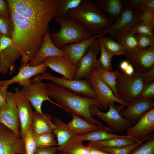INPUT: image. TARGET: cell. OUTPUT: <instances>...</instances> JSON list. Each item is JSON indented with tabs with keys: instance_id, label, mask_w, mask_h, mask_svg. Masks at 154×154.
Returning <instances> with one entry per match:
<instances>
[{
	"instance_id": "4",
	"label": "cell",
	"mask_w": 154,
	"mask_h": 154,
	"mask_svg": "<svg viewBox=\"0 0 154 154\" xmlns=\"http://www.w3.org/2000/svg\"><path fill=\"white\" fill-rule=\"evenodd\" d=\"M66 16L82 22L93 35L113 23L92 0H83L77 7L68 10Z\"/></svg>"
},
{
	"instance_id": "43",
	"label": "cell",
	"mask_w": 154,
	"mask_h": 154,
	"mask_svg": "<svg viewBox=\"0 0 154 154\" xmlns=\"http://www.w3.org/2000/svg\"><path fill=\"white\" fill-rule=\"evenodd\" d=\"M12 32V23L11 19H6L0 16V32L2 35L11 38Z\"/></svg>"
},
{
	"instance_id": "42",
	"label": "cell",
	"mask_w": 154,
	"mask_h": 154,
	"mask_svg": "<svg viewBox=\"0 0 154 154\" xmlns=\"http://www.w3.org/2000/svg\"><path fill=\"white\" fill-rule=\"evenodd\" d=\"M134 36L137 42L138 48L144 49L154 46V38L147 35L135 34Z\"/></svg>"
},
{
	"instance_id": "28",
	"label": "cell",
	"mask_w": 154,
	"mask_h": 154,
	"mask_svg": "<svg viewBox=\"0 0 154 154\" xmlns=\"http://www.w3.org/2000/svg\"><path fill=\"white\" fill-rule=\"evenodd\" d=\"M52 122L56 126L53 132L56 138L57 145L62 147L68 143L74 135L67 128L66 123L60 119L54 117Z\"/></svg>"
},
{
	"instance_id": "52",
	"label": "cell",
	"mask_w": 154,
	"mask_h": 154,
	"mask_svg": "<svg viewBox=\"0 0 154 154\" xmlns=\"http://www.w3.org/2000/svg\"><path fill=\"white\" fill-rule=\"evenodd\" d=\"M130 63L126 60L121 61L119 64V67L121 70V71L123 73L124 72Z\"/></svg>"
},
{
	"instance_id": "16",
	"label": "cell",
	"mask_w": 154,
	"mask_h": 154,
	"mask_svg": "<svg viewBox=\"0 0 154 154\" xmlns=\"http://www.w3.org/2000/svg\"><path fill=\"white\" fill-rule=\"evenodd\" d=\"M0 122L20 137V121L14 93L7 92L6 104L0 110Z\"/></svg>"
},
{
	"instance_id": "19",
	"label": "cell",
	"mask_w": 154,
	"mask_h": 154,
	"mask_svg": "<svg viewBox=\"0 0 154 154\" xmlns=\"http://www.w3.org/2000/svg\"><path fill=\"white\" fill-rule=\"evenodd\" d=\"M47 68L43 63L34 66H30L27 64L21 66L16 76L10 79L0 80V90L6 91L9 85L16 82L22 86L30 80L29 79L31 77L45 72Z\"/></svg>"
},
{
	"instance_id": "26",
	"label": "cell",
	"mask_w": 154,
	"mask_h": 154,
	"mask_svg": "<svg viewBox=\"0 0 154 154\" xmlns=\"http://www.w3.org/2000/svg\"><path fill=\"white\" fill-rule=\"evenodd\" d=\"M95 4L109 16L113 23L117 19L122 12L126 0H95Z\"/></svg>"
},
{
	"instance_id": "51",
	"label": "cell",
	"mask_w": 154,
	"mask_h": 154,
	"mask_svg": "<svg viewBox=\"0 0 154 154\" xmlns=\"http://www.w3.org/2000/svg\"><path fill=\"white\" fill-rule=\"evenodd\" d=\"M88 145L89 146L90 154H111L110 153L96 149L89 144Z\"/></svg>"
},
{
	"instance_id": "39",
	"label": "cell",
	"mask_w": 154,
	"mask_h": 154,
	"mask_svg": "<svg viewBox=\"0 0 154 154\" xmlns=\"http://www.w3.org/2000/svg\"><path fill=\"white\" fill-rule=\"evenodd\" d=\"M145 141L143 140L131 145L121 147L104 148L101 150L111 154H129L134 149Z\"/></svg>"
},
{
	"instance_id": "14",
	"label": "cell",
	"mask_w": 154,
	"mask_h": 154,
	"mask_svg": "<svg viewBox=\"0 0 154 154\" xmlns=\"http://www.w3.org/2000/svg\"><path fill=\"white\" fill-rule=\"evenodd\" d=\"M35 110L43 113L41 107L43 102L48 101L59 107V106L49 98L45 90V84L41 81L32 82L31 80L22 86L21 89Z\"/></svg>"
},
{
	"instance_id": "37",
	"label": "cell",
	"mask_w": 154,
	"mask_h": 154,
	"mask_svg": "<svg viewBox=\"0 0 154 154\" xmlns=\"http://www.w3.org/2000/svg\"><path fill=\"white\" fill-rule=\"evenodd\" d=\"M98 41L100 43L101 52L100 57L98 60L99 64L104 69L108 71H112V66L111 60L113 56L106 51L102 43Z\"/></svg>"
},
{
	"instance_id": "47",
	"label": "cell",
	"mask_w": 154,
	"mask_h": 154,
	"mask_svg": "<svg viewBox=\"0 0 154 154\" xmlns=\"http://www.w3.org/2000/svg\"><path fill=\"white\" fill-rule=\"evenodd\" d=\"M0 16L6 19L10 18L7 1L0 0Z\"/></svg>"
},
{
	"instance_id": "35",
	"label": "cell",
	"mask_w": 154,
	"mask_h": 154,
	"mask_svg": "<svg viewBox=\"0 0 154 154\" xmlns=\"http://www.w3.org/2000/svg\"><path fill=\"white\" fill-rule=\"evenodd\" d=\"M58 147V150L63 151L68 154H90L89 145L85 146L82 142L68 144Z\"/></svg>"
},
{
	"instance_id": "8",
	"label": "cell",
	"mask_w": 154,
	"mask_h": 154,
	"mask_svg": "<svg viewBox=\"0 0 154 154\" xmlns=\"http://www.w3.org/2000/svg\"><path fill=\"white\" fill-rule=\"evenodd\" d=\"M139 13L129 7L126 3L116 21L110 26L99 31L96 35L98 38L109 34L113 39H116L122 32L141 22L139 18Z\"/></svg>"
},
{
	"instance_id": "15",
	"label": "cell",
	"mask_w": 154,
	"mask_h": 154,
	"mask_svg": "<svg viewBox=\"0 0 154 154\" xmlns=\"http://www.w3.org/2000/svg\"><path fill=\"white\" fill-rule=\"evenodd\" d=\"M14 97L17 105L20 121L19 136L21 138L27 130L31 127L33 112L31 103L24 92L15 89Z\"/></svg>"
},
{
	"instance_id": "29",
	"label": "cell",
	"mask_w": 154,
	"mask_h": 154,
	"mask_svg": "<svg viewBox=\"0 0 154 154\" xmlns=\"http://www.w3.org/2000/svg\"><path fill=\"white\" fill-rule=\"evenodd\" d=\"M138 142L131 139L120 137L99 141H88L89 144L95 148L100 150L106 148L126 146Z\"/></svg>"
},
{
	"instance_id": "13",
	"label": "cell",
	"mask_w": 154,
	"mask_h": 154,
	"mask_svg": "<svg viewBox=\"0 0 154 154\" xmlns=\"http://www.w3.org/2000/svg\"><path fill=\"white\" fill-rule=\"evenodd\" d=\"M22 139L0 122V154H25Z\"/></svg>"
},
{
	"instance_id": "33",
	"label": "cell",
	"mask_w": 154,
	"mask_h": 154,
	"mask_svg": "<svg viewBox=\"0 0 154 154\" xmlns=\"http://www.w3.org/2000/svg\"><path fill=\"white\" fill-rule=\"evenodd\" d=\"M83 0H58L55 17L67 18L66 13L69 10L77 7Z\"/></svg>"
},
{
	"instance_id": "27",
	"label": "cell",
	"mask_w": 154,
	"mask_h": 154,
	"mask_svg": "<svg viewBox=\"0 0 154 154\" xmlns=\"http://www.w3.org/2000/svg\"><path fill=\"white\" fill-rule=\"evenodd\" d=\"M72 116L71 120L66 125L74 135H80L98 129L106 128L107 127L100 126L91 123L78 115L70 114Z\"/></svg>"
},
{
	"instance_id": "38",
	"label": "cell",
	"mask_w": 154,
	"mask_h": 154,
	"mask_svg": "<svg viewBox=\"0 0 154 154\" xmlns=\"http://www.w3.org/2000/svg\"><path fill=\"white\" fill-rule=\"evenodd\" d=\"M130 7L139 13L146 10L154 11V0H131Z\"/></svg>"
},
{
	"instance_id": "6",
	"label": "cell",
	"mask_w": 154,
	"mask_h": 154,
	"mask_svg": "<svg viewBox=\"0 0 154 154\" xmlns=\"http://www.w3.org/2000/svg\"><path fill=\"white\" fill-rule=\"evenodd\" d=\"M141 73L136 71L129 75L120 72L116 80V87L120 100L129 103L139 97L144 86Z\"/></svg>"
},
{
	"instance_id": "2",
	"label": "cell",
	"mask_w": 154,
	"mask_h": 154,
	"mask_svg": "<svg viewBox=\"0 0 154 154\" xmlns=\"http://www.w3.org/2000/svg\"><path fill=\"white\" fill-rule=\"evenodd\" d=\"M45 88L49 98L53 99L60 108L82 117L91 123L104 126L101 122L94 118L90 112V108L93 105L99 110L107 108L96 98H87L78 95L52 82L45 84Z\"/></svg>"
},
{
	"instance_id": "10",
	"label": "cell",
	"mask_w": 154,
	"mask_h": 154,
	"mask_svg": "<svg viewBox=\"0 0 154 154\" xmlns=\"http://www.w3.org/2000/svg\"><path fill=\"white\" fill-rule=\"evenodd\" d=\"M108 107V111L104 112L93 105L90 108V112L92 116H96L100 119L112 130L117 133H122L133 125L121 116L118 106L109 105Z\"/></svg>"
},
{
	"instance_id": "54",
	"label": "cell",
	"mask_w": 154,
	"mask_h": 154,
	"mask_svg": "<svg viewBox=\"0 0 154 154\" xmlns=\"http://www.w3.org/2000/svg\"><path fill=\"white\" fill-rule=\"evenodd\" d=\"M1 36H2V35H1V33L0 32V39L1 38Z\"/></svg>"
},
{
	"instance_id": "36",
	"label": "cell",
	"mask_w": 154,
	"mask_h": 154,
	"mask_svg": "<svg viewBox=\"0 0 154 154\" xmlns=\"http://www.w3.org/2000/svg\"><path fill=\"white\" fill-rule=\"evenodd\" d=\"M37 146L42 148H48L57 145L54 135L52 133L44 134L35 136Z\"/></svg>"
},
{
	"instance_id": "22",
	"label": "cell",
	"mask_w": 154,
	"mask_h": 154,
	"mask_svg": "<svg viewBox=\"0 0 154 154\" xmlns=\"http://www.w3.org/2000/svg\"><path fill=\"white\" fill-rule=\"evenodd\" d=\"M63 52L56 47L52 42L49 28L44 35L40 47L34 59L27 64L34 66L42 64L46 58L53 56H64Z\"/></svg>"
},
{
	"instance_id": "17",
	"label": "cell",
	"mask_w": 154,
	"mask_h": 154,
	"mask_svg": "<svg viewBox=\"0 0 154 154\" xmlns=\"http://www.w3.org/2000/svg\"><path fill=\"white\" fill-rule=\"evenodd\" d=\"M100 51V43L96 39L78 62L77 66L78 70L74 80L86 78L93 68L100 66L96 56Z\"/></svg>"
},
{
	"instance_id": "20",
	"label": "cell",
	"mask_w": 154,
	"mask_h": 154,
	"mask_svg": "<svg viewBox=\"0 0 154 154\" xmlns=\"http://www.w3.org/2000/svg\"><path fill=\"white\" fill-rule=\"evenodd\" d=\"M42 63L69 80H74L78 69L65 56L50 57L45 59Z\"/></svg>"
},
{
	"instance_id": "3",
	"label": "cell",
	"mask_w": 154,
	"mask_h": 154,
	"mask_svg": "<svg viewBox=\"0 0 154 154\" xmlns=\"http://www.w3.org/2000/svg\"><path fill=\"white\" fill-rule=\"evenodd\" d=\"M58 0H8L9 7L37 23L48 25L55 18Z\"/></svg>"
},
{
	"instance_id": "18",
	"label": "cell",
	"mask_w": 154,
	"mask_h": 154,
	"mask_svg": "<svg viewBox=\"0 0 154 154\" xmlns=\"http://www.w3.org/2000/svg\"><path fill=\"white\" fill-rule=\"evenodd\" d=\"M154 106L153 99L137 98L129 102V105L126 109L119 112L123 118L134 125L143 114Z\"/></svg>"
},
{
	"instance_id": "5",
	"label": "cell",
	"mask_w": 154,
	"mask_h": 154,
	"mask_svg": "<svg viewBox=\"0 0 154 154\" xmlns=\"http://www.w3.org/2000/svg\"><path fill=\"white\" fill-rule=\"evenodd\" d=\"M54 18L60 29L58 32H52L50 35L52 42L59 49L68 44L86 40L93 35L85 25L78 20L67 17Z\"/></svg>"
},
{
	"instance_id": "44",
	"label": "cell",
	"mask_w": 154,
	"mask_h": 154,
	"mask_svg": "<svg viewBox=\"0 0 154 154\" xmlns=\"http://www.w3.org/2000/svg\"><path fill=\"white\" fill-rule=\"evenodd\" d=\"M138 98L143 99H153L154 81L144 86Z\"/></svg>"
},
{
	"instance_id": "21",
	"label": "cell",
	"mask_w": 154,
	"mask_h": 154,
	"mask_svg": "<svg viewBox=\"0 0 154 154\" xmlns=\"http://www.w3.org/2000/svg\"><path fill=\"white\" fill-rule=\"evenodd\" d=\"M97 38L96 35H94L87 39L65 45L60 49L64 53V56L77 66L79 61Z\"/></svg>"
},
{
	"instance_id": "45",
	"label": "cell",
	"mask_w": 154,
	"mask_h": 154,
	"mask_svg": "<svg viewBox=\"0 0 154 154\" xmlns=\"http://www.w3.org/2000/svg\"><path fill=\"white\" fill-rule=\"evenodd\" d=\"M140 21L154 27V11L146 10L139 13Z\"/></svg>"
},
{
	"instance_id": "12",
	"label": "cell",
	"mask_w": 154,
	"mask_h": 154,
	"mask_svg": "<svg viewBox=\"0 0 154 154\" xmlns=\"http://www.w3.org/2000/svg\"><path fill=\"white\" fill-rule=\"evenodd\" d=\"M124 56L136 71L141 73L147 72L154 67V46L125 51Z\"/></svg>"
},
{
	"instance_id": "46",
	"label": "cell",
	"mask_w": 154,
	"mask_h": 154,
	"mask_svg": "<svg viewBox=\"0 0 154 154\" xmlns=\"http://www.w3.org/2000/svg\"><path fill=\"white\" fill-rule=\"evenodd\" d=\"M141 77L144 86L154 81V67L147 72L141 73Z\"/></svg>"
},
{
	"instance_id": "48",
	"label": "cell",
	"mask_w": 154,
	"mask_h": 154,
	"mask_svg": "<svg viewBox=\"0 0 154 154\" xmlns=\"http://www.w3.org/2000/svg\"><path fill=\"white\" fill-rule=\"evenodd\" d=\"M58 146L45 148L37 147L33 154H53L58 150Z\"/></svg>"
},
{
	"instance_id": "40",
	"label": "cell",
	"mask_w": 154,
	"mask_h": 154,
	"mask_svg": "<svg viewBox=\"0 0 154 154\" xmlns=\"http://www.w3.org/2000/svg\"><path fill=\"white\" fill-rule=\"evenodd\" d=\"M153 28L146 23L141 22L130 27L129 29L133 34L145 35L154 38Z\"/></svg>"
},
{
	"instance_id": "9",
	"label": "cell",
	"mask_w": 154,
	"mask_h": 154,
	"mask_svg": "<svg viewBox=\"0 0 154 154\" xmlns=\"http://www.w3.org/2000/svg\"><path fill=\"white\" fill-rule=\"evenodd\" d=\"M85 79L94 92L96 98L107 108L109 105L115 106V102L121 105L120 106L121 110L124 106L129 105V103L124 102L115 96L111 89L100 78L95 68L92 70Z\"/></svg>"
},
{
	"instance_id": "23",
	"label": "cell",
	"mask_w": 154,
	"mask_h": 154,
	"mask_svg": "<svg viewBox=\"0 0 154 154\" xmlns=\"http://www.w3.org/2000/svg\"><path fill=\"white\" fill-rule=\"evenodd\" d=\"M112 131L110 128L107 127L81 134L74 135L67 144L82 142L85 141H97L119 137L131 139L137 141L132 137L114 134L112 133Z\"/></svg>"
},
{
	"instance_id": "31",
	"label": "cell",
	"mask_w": 154,
	"mask_h": 154,
	"mask_svg": "<svg viewBox=\"0 0 154 154\" xmlns=\"http://www.w3.org/2000/svg\"><path fill=\"white\" fill-rule=\"evenodd\" d=\"M129 28L121 33L116 39L123 46L126 52L138 48L137 42L134 34L129 30Z\"/></svg>"
},
{
	"instance_id": "53",
	"label": "cell",
	"mask_w": 154,
	"mask_h": 154,
	"mask_svg": "<svg viewBox=\"0 0 154 154\" xmlns=\"http://www.w3.org/2000/svg\"><path fill=\"white\" fill-rule=\"evenodd\" d=\"M53 154H68L65 151L60 150H59Z\"/></svg>"
},
{
	"instance_id": "25",
	"label": "cell",
	"mask_w": 154,
	"mask_h": 154,
	"mask_svg": "<svg viewBox=\"0 0 154 154\" xmlns=\"http://www.w3.org/2000/svg\"><path fill=\"white\" fill-rule=\"evenodd\" d=\"M35 136L49 133H52L56 128L52 117L48 113H40L36 111L33 112L31 126Z\"/></svg>"
},
{
	"instance_id": "24",
	"label": "cell",
	"mask_w": 154,
	"mask_h": 154,
	"mask_svg": "<svg viewBox=\"0 0 154 154\" xmlns=\"http://www.w3.org/2000/svg\"><path fill=\"white\" fill-rule=\"evenodd\" d=\"M20 49L12 43L8 48L0 53V75L6 74L8 71L11 74L16 70L14 62L21 56Z\"/></svg>"
},
{
	"instance_id": "11",
	"label": "cell",
	"mask_w": 154,
	"mask_h": 154,
	"mask_svg": "<svg viewBox=\"0 0 154 154\" xmlns=\"http://www.w3.org/2000/svg\"><path fill=\"white\" fill-rule=\"evenodd\" d=\"M154 107L143 114L134 125L126 130V135L138 141L154 137Z\"/></svg>"
},
{
	"instance_id": "30",
	"label": "cell",
	"mask_w": 154,
	"mask_h": 154,
	"mask_svg": "<svg viewBox=\"0 0 154 154\" xmlns=\"http://www.w3.org/2000/svg\"><path fill=\"white\" fill-rule=\"evenodd\" d=\"M94 68L100 79L111 89L115 96L119 99L116 87V80L120 72L118 70L108 71L100 66Z\"/></svg>"
},
{
	"instance_id": "32",
	"label": "cell",
	"mask_w": 154,
	"mask_h": 154,
	"mask_svg": "<svg viewBox=\"0 0 154 154\" xmlns=\"http://www.w3.org/2000/svg\"><path fill=\"white\" fill-rule=\"evenodd\" d=\"M97 40L101 42L108 53L113 56L115 55H124L125 50L123 46L111 37H99Z\"/></svg>"
},
{
	"instance_id": "34",
	"label": "cell",
	"mask_w": 154,
	"mask_h": 154,
	"mask_svg": "<svg viewBox=\"0 0 154 154\" xmlns=\"http://www.w3.org/2000/svg\"><path fill=\"white\" fill-rule=\"evenodd\" d=\"M21 139L24 143L25 154H33L37 147L35 136L31 127L27 130Z\"/></svg>"
},
{
	"instance_id": "50",
	"label": "cell",
	"mask_w": 154,
	"mask_h": 154,
	"mask_svg": "<svg viewBox=\"0 0 154 154\" xmlns=\"http://www.w3.org/2000/svg\"><path fill=\"white\" fill-rule=\"evenodd\" d=\"M7 92L0 90V110L4 107L7 102Z\"/></svg>"
},
{
	"instance_id": "1",
	"label": "cell",
	"mask_w": 154,
	"mask_h": 154,
	"mask_svg": "<svg viewBox=\"0 0 154 154\" xmlns=\"http://www.w3.org/2000/svg\"><path fill=\"white\" fill-rule=\"evenodd\" d=\"M9 8L12 23L11 38L13 44L22 52L21 61L22 66L34 59L49 27L48 25L34 21Z\"/></svg>"
},
{
	"instance_id": "49",
	"label": "cell",
	"mask_w": 154,
	"mask_h": 154,
	"mask_svg": "<svg viewBox=\"0 0 154 154\" xmlns=\"http://www.w3.org/2000/svg\"><path fill=\"white\" fill-rule=\"evenodd\" d=\"M12 43L11 38L2 35L0 39V53L8 48Z\"/></svg>"
},
{
	"instance_id": "7",
	"label": "cell",
	"mask_w": 154,
	"mask_h": 154,
	"mask_svg": "<svg viewBox=\"0 0 154 154\" xmlns=\"http://www.w3.org/2000/svg\"><path fill=\"white\" fill-rule=\"evenodd\" d=\"M48 80L52 82L70 90L75 94L87 98H96L94 92L86 79L69 80L64 77L59 78L52 75L48 71L40 75H35L32 82Z\"/></svg>"
},
{
	"instance_id": "41",
	"label": "cell",
	"mask_w": 154,
	"mask_h": 154,
	"mask_svg": "<svg viewBox=\"0 0 154 154\" xmlns=\"http://www.w3.org/2000/svg\"><path fill=\"white\" fill-rule=\"evenodd\" d=\"M143 143L136 147L129 154H154V137Z\"/></svg>"
}]
</instances>
